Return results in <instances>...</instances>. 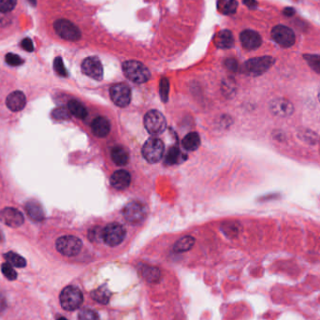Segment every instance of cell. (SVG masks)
Wrapping results in <instances>:
<instances>
[{"label":"cell","instance_id":"cell-1","mask_svg":"<svg viewBox=\"0 0 320 320\" xmlns=\"http://www.w3.org/2000/svg\"><path fill=\"white\" fill-rule=\"evenodd\" d=\"M122 67L126 77L135 84H144L151 78L149 69L140 62L135 60L124 62Z\"/></svg>","mask_w":320,"mask_h":320},{"label":"cell","instance_id":"cell-2","mask_svg":"<svg viewBox=\"0 0 320 320\" xmlns=\"http://www.w3.org/2000/svg\"><path fill=\"white\" fill-rule=\"evenodd\" d=\"M60 304L66 311H74L78 309L84 302L83 293L77 286H66L60 293Z\"/></svg>","mask_w":320,"mask_h":320},{"label":"cell","instance_id":"cell-3","mask_svg":"<svg viewBox=\"0 0 320 320\" xmlns=\"http://www.w3.org/2000/svg\"><path fill=\"white\" fill-rule=\"evenodd\" d=\"M274 64L275 58L270 56L255 57L244 63L242 71L249 76H259L269 70Z\"/></svg>","mask_w":320,"mask_h":320},{"label":"cell","instance_id":"cell-4","mask_svg":"<svg viewBox=\"0 0 320 320\" xmlns=\"http://www.w3.org/2000/svg\"><path fill=\"white\" fill-rule=\"evenodd\" d=\"M57 251L66 257L78 255L83 247V241L72 235L62 236L56 242Z\"/></svg>","mask_w":320,"mask_h":320},{"label":"cell","instance_id":"cell-5","mask_svg":"<svg viewBox=\"0 0 320 320\" xmlns=\"http://www.w3.org/2000/svg\"><path fill=\"white\" fill-rule=\"evenodd\" d=\"M165 146L162 140L157 138H151L145 141L142 146V156L151 164L159 162L162 159Z\"/></svg>","mask_w":320,"mask_h":320},{"label":"cell","instance_id":"cell-6","mask_svg":"<svg viewBox=\"0 0 320 320\" xmlns=\"http://www.w3.org/2000/svg\"><path fill=\"white\" fill-rule=\"evenodd\" d=\"M144 127L150 134H161L167 127L166 118L158 111H149L144 116Z\"/></svg>","mask_w":320,"mask_h":320},{"label":"cell","instance_id":"cell-7","mask_svg":"<svg viewBox=\"0 0 320 320\" xmlns=\"http://www.w3.org/2000/svg\"><path fill=\"white\" fill-rule=\"evenodd\" d=\"M54 28L56 34L62 39L70 41H77L81 39L82 34L80 29L73 22L66 19L56 20L54 23Z\"/></svg>","mask_w":320,"mask_h":320},{"label":"cell","instance_id":"cell-8","mask_svg":"<svg viewBox=\"0 0 320 320\" xmlns=\"http://www.w3.org/2000/svg\"><path fill=\"white\" fill-rule=\"evenodd\" d=\"M126 234L127 230L122 225L112 223L103 230L102 239L109 247H117L124 241Z\"/></svg>","mask_w":320,"mask_h":320},{"label":"cell","instance_id":"cell-9","mask_svg":"<svg viewBox=\"0 0 320 320\" xmlns=\"http://www.w3.org/2000/svg\"><path fill=\"white\" fill-rule=\"evenodd\" d=\"M110 95L113 103L121 108L129 106L131 101V90L128 84L122 83L111 86Z\"/></svg>","mask_w":320,"mask_h":320},{"label":"cell","instance_id":"cell-10","mask_svg":"<svg viewBox=\"0 0 320 320\" xmlns=\"http://www.w3.org/2000/svg\"><path fill=\"white\" fill-rule=\"evenodd\" d=\"M272 38L277 44L284 48H289L295 43V34L293 30L285 26H276L272 30Z\"/></svg>","mask_w":320,"mask_h":320},{"label":"cell","instance_id":"cell-11","mask_svg":"<svg viewBox=\"0 0 320 320\" xmlns=\"http://www.w3.org/2000/svg\"><path fill=\"white\" fill-rule=\"evenodd\" d=\"M123 213L130 224H139L145 217V206L139 202H129L124 208Z\"/></svg>","mask_w":320,"mask_h":320},{"label":"cell","instance_id":"cell-12","mask_svg":"<svg viewBox=\"0 0 320 320\" xmlns=\"http://www.w3.org/2000/svg\"><path fill=\"white\" fill-rule=\"evenodd\" d=\"M82 71L90 78L101 81L103 78V67L101 61L96 56L85 58L82 63Z\"/></svg>","mask_w":320,"mask_h":320},{"label":"cell","instance_id":"cell-13","mask_svg":"<svg viewBox=\"0 0 320 320\" xmlns=\"http://www.w3.org/2000/svg\"><path fill=\"white\" fill-rule=\"evenodd\" d=\"M0 221L11 228H18L23 223V215L15 208H5L0 212Z\"/></svg>","mask_w":320,"mask_h":320},{"label":"cell","instance_id":"cell-14","mask_svg":"<svg viewBox=\"0 0 320 320\" xmlns=\"http://www.w3.org/2000/svg\"><path fill=\"white\" fill-rule=\"evenodd\" d=\"M269 110L275 115L280 117H287L294 112V106L290 101L286 99L278 97L269 103Z\"/></svg>","mask_w":320,"mask_h":320},{"label":"cell","instance_id":"cell-15","mask_svg":"<svg viewBox=\"0 0 320 320\" xmlns=\"http://www.w3.org/2000/svg\"><path fill=\"white\" fill-rule=\"evenodd\" d=\"M240 39H241V45L247 50L258 49L262 43V39L260 35L258 32L250 30V29L242 31L240 35Z\"/></svg>","mask_w":320,"mask_h":320},{"label":"cell","instance_id":"cell-16","mask_svg":"<svg viewBox=\"0 0 320 320\" xmlns=\"http://www.w3.org/2000/svg\"><path fill=\"white\" fill-rule=\"evenodd\" d=\"M7 107L12 112H20L27 104V99L21 91H14L7 96Z\"/></svg>","mask_w":320,"mask_h":320},{"label":"cell","instance_id":"cell-17","mask_svg":"<svg viewBox=\"0 0 320 320\" xmlns=\"http://www.w3.org/2000/svg\"><path fill=\"white\" fill-rule=\"evenodd\" d=\"M131 182V176L129 173L124 169H120L112 174L111 176V185L117 190H125L129 187Z\"/></svg>","mask_w":320,"mask_h":320},{"label":"cell","instance_id":"cell-18","mask_svg":"<svg viewBox=\"0 0 320 320\" xmlns=\"http://www.w3.org/2000/svg\"><path fill=\"white\" fill-rule=\"evenodd\" d=\"M213 42L220 49H230L234 44L233 35L228 29L221 30L215 35Z\"/></svg>","mask_w":320,"mask_h":320},{"label":"cell","instance_id":"cell-19","mask_svg":"<svg viewBox=\"0 0 320 320\" xmlns=\"http://www.w3.org/2000/svg\"><path fill=\"white\" fill-rule=\"evenodd\" d=\"M140 275L148 283H157L161 278V270L150 265H141L140 267Z\"/></svg>","mask_w":320,"mask_h":320},{"label":"cell","instance_id":"cell-20","mask_svg":"<svg viewBox=\"0 0 320 320\" xmlns=\"http://www.w3.org/2000/svg\"><path fill=\"white\" fill-rule=\"evenodd\" d=\"M111 130L110 122L104 117H96L92 123V131L99 138H105Z\"/></svg>","mask_w":320,"mask_h":320},{"label":"cell","instance_id":"cell-21","mask_svg":"<svg viewBox=\"0 0 320 320\" xmlns=\"http://www.w3.org/2000/svg\"><path fill=\"white\" fill-rule=\"evenodd\" d=\"M26 211L28 216L34 221H42L44 219V211L41 207L40 203L35 200L27 202Z\"/></svg>","mask_w":320,"mask_h":320},{"label":"cell","instance_id":"cell-22","mask_svg":"<svg viewBox=\"0 0 320 320\" xmlns=\"http://www.w3.org/2000/svg\"><path fill=\"white\" fill-rule=\"evenodd\" d=\"M92 299L101 304H108L112 297V292L107 285L99 286L96 289L91 292Z\"/></svg>","mask_w":320,"mask_h":320},{"label":"cell","instance_id":"cell-23","mask_svg":"<svg viewBox=\"0 0 320 320\" xmlns=\"http://www.w3.org/2000/svg\"><path fill=\"white\" fill-rule=\"evenodd\" d=\"M112 158L118 166H125L129 162V153L122 146H115L112 150Z\"/></svg>","mask_w":320,"mask_h":320},{"label":"cell","instance_id":"cell-24","mask_svg":"<svg viewBox=\"0 0 320 320\" xmlns=\"http://www.w3.org/2000/svg\"><path fill=\"white\" fill-rule=\"evenodd\" d=\"M182 144L185 150L187 151H195L201 145V138L200 135L196 132H191L186 135L184 140L182 141Z\"/></svg>","mask_w":320,"mask_h":320},{"label":"cell","instance_id":"cell-25","mask_svg":"<svg viewBox=\"0 0 320 320\" xmlns=\"http://www.w3.org/2000/svg\"><path fill=\"white\" fill-rule=\"evenodd\" d=\"M195 244V238L192 236H185L175 242L174 250L175 252L183 253L189 251Z\"/></svg>","mask_w":320,"mask_h":320},{"label":"cell","instance_id":"cell-26","mask_svg":"<svg viewBox=\"0 0 320 320\" xmlns=\"http://www.w3.org/2000/svg\"><path fill=\"white\" fill-rule=\"evenodd\" d=\"M67 109L75 117L84 119L87 116V110L80 101L75 100L69 101L67 104Z\"/></svg>","mask_w":320,"mask_h":320},{"label":"cell","instance_id":"cell-27","mask_svg":"<svg viewBox=\"0 0 320 320\" xmlns=\"http://www.w3.org/2000/svg\"><path fill=\"white\" fill-rule=\"evenodd\" d=\"M238 8L237 0H218L217 9L225 15H230L235 13Z\"/></svg>","mask_w":320,"mask_h":320},{"label":"cell","instance_id":"cell-28","mask_svg":"<svg viewBox=\"0 0 320 320\" xmlns=\"http://www.w3.org/2000/svg\"><path fill=\"white\" fill-rule=\"evenodd\" d=\"M4 257H5L7 262H9L12 266L17 267V268H23L27 265L26 259L22 258V256L16 254V253L8 252L7 254H5Z\"/></svg>","mask_w":320,"mask_h":320},{"label":"cell","instance_id":"cell-29","mask_svg":"<svg viewBox=\"0 0 320 320\" xmlns=\"http://www.w3.org/2000/svg\"><path fill=\"white\" fill-rule=\"evenodd\" d=\"M305 61L308 63L311 68L320 75V56L316 55H304Z\"/></svg>","mask_w":320,"mask_h":320},{"label":"cell","instance_id":"cell-30","mask_svg":"<svg viewBox=\"0 0 320 320\" xmlns=\"http://www.w3.org/2000/svg\"><path fill=\"white\" fill-rule=\"evenodd\" d=\"M180 157H181V153L177 147H171L168 150L167 157H166V164L168 165H174L179 161Z\"/></svg>","mask_w":320,"mask_h":320},{"label":"cell","instance_id":"cell-31","mask_svg":"<svg viewBox=\"0 0 320 320\" xmlns=\"http://www.w3.org/2000/svg\"><path fill=\"white\" fill-rule=\"evenodd\" d=\"M78 320H101L99 314L92 309L84 308L80 311Z\"/></svg>","mask_w":320,"mask_h":320},{"label":"cell","instance_id":"cell-32","mask_svg":"<svg viewBox=\"0 0 320 320\" xmlns=\"http://www.w3.org/2000/svg\"><path fill=\"white\" fill-rule=\"evenodd\" d=\"M1 269H2V274L4 275V276L8 280L13 281L16 279V270L13 269L11 264L9 263V262H5V263L2 264Z\"/></svg>","mask_w":320,"mask_h":320},{"label":"cell","instance_id":"cell-33","mask_svg":"<svg viewBox=\"0 0 320 320\" xmlns=\"http://www.w3.org/2000/svg\"><path fill=\"white\" fill-rule=\"evenodd\" d=\"M168 92H169V82L167 78H162L159 84V93L163 102H167L168 100Z\"/></svg>","mask_w":320,"mask_h":320},{"label":"cell","instance_id":"cell-34","mask_svg":"<svg viewBox=\"0 0 320 320\" xmlns=\"http://www.w3.org/2000/svg\"><path fill=\"white\" fill-rule=\"evenodd\" d=\"M52 116L56 120H67L70 117V112L68 111V109L60 107V108H56V110L53 111Z\"/></svg>","mask_w":320,"mask_h":320},{"label":"cell","instance_id":"cell-35","mask_svg":"<svg viewBox=\"0 0 320 320\" xmlns=\"http://www.w3.org/2000/svg\"><path fill=\"white\" fill-rule=\"evenodd\" d=\"M54 67H55L56 72L57 73L59 76H61V77H67V69H66V67L64 66V63H63V60H62V58L60 56L56 57V59H55Z\"/></svg>","mask_w":320,"mask_h":320},{"label":"cell","instance_id":"cell-36","mask_svg":"<svg viewBox=\"0 0 320 320\" xmlns=\"http://www.w3.org/2000/svg\"><path fill=\"white\" fill-rule=\"evenodd\" d=\"M17 4V0H0V12L8 13L12 11Z\"/></svg>","mask_w":320,"mask_h":320},{"label":"cell","instance_id":"cell-37","mask_svg":"<svg viewBox=\"0 0 320 320\" xmlns=\"http://www.w3.org/2000/svg\"><path fill=\"white\" fill-rule=\"evenodd\" d=\"M5 61L8 65L12 66V67L21 66L22 63H23V60H22L20 56H17L15 54H11V53L8 54V55L5 56Z\"/></svg>","mask_w":320,"mask_h":320},{"label":"cell","instance_id":"cell-38","mask_svg":"<svg viewBox=\"0 0 320 320\" xmlns=\"http://www.w3.org/2000/svg\"><path fill=\"white\" fill-rule=\"evenodd\" d=\"M103 235V230H101L100 227H95L92 230H90L88 233V238L91 241H100L102 239Z\"/></svg>","mask_w":320,"mask_h":320},{"label":"cell","instance_id":"cell-39","mask_svg":"<svg viewBox=\"0 0 320 320\" xmlns=\"http://www.w3.org/2000/svg\"><path fill=\"white\" fill-rule=\"evenodd\" d=\"M225 66L226 67L230 70V71H237L238 70V62L236 61L234 58H229L225 61Z\"/></svg>","mask_w":320,"mask_h":320},{"label":"cell","instance_id":"cell-40","mask_svg":"<svg viewBox=\"0 0 320 320\" xmlns=\"http://www.w3.org/2000/svg\"><path fill=\"white\" fill-rule=\"evenodd\" d=\"M21 47L27 52H33V41L29 38H26V39H22V42H21Z\"/></svg>","mask_w":320,"mask_h":320},{"label":"cell","instance_id":"cell-41","mask_svg":"<svg viewBox=\"0 0 320 320\" xmlns=\"http://www.w3.org/2000/svg\"><path fill=\"white\" fill-rule=\"evenodd\" d=\"M7 307V301L5 296L2 292H0V314H2L5 311Z\"/></svg>","mask_w":320,"mask_h":320},{"label":"cell","instance_id":"cell-42","mask_svg":"<svg viewBox=\"0 0 320 320\" xmlns=\"http://www.w3.org/2000/svg\"><path fill=\"white\" fill-rule=\"evenodd\" d=\"M242 1H243V4L250 9H255L258 6V2L256 0H242Z\"/></svg>","mask_w":320,"mask_h":320},{"label":"cell","instance_id":"cell-43","mask_svg":"<svg viewBox=\"0 0 320 320\" xmlns=\"http://www.w3.org/2000/svg\"><path fill=\"white\" fill-rule=\"evenodd\" d=\"M283 13H284L286 16H292V15L295 13V10L292 9V8H286V9L283 11Z\"/></svg>","mask_w":320,"mask_h":320},{"label":"cell","instance_id":"cell-44","mask_svg":"<svg viewBox=\"0 0 320 320\" xmlns=\"http://www.w3.org/2000/svg\"><path fill=\"white\" fill-rule=\"evenodd\" d=\"M28 1L33 6H36V4H37V0H28Z\"/></svg>","mask_w":320,"mask_h":320},{"label":"cell","instance_id":"cell-45","mask_svg":"<svg viewBox=\"0 0 320 320\" xmlns=\"http://www.w3.org/2000/svg\"><path fill=\"white\" fill-rule=\"evenodd\" d=\"M57 320H67V318H66V317H63V316H62V317H59V318H58V319Z\"/></svg>","mask_w":320,"mask_h":320},{"label":"cell","instance_id":"cell-46","mask_svg":"<svg viewBox=\"0 0 320 320\" xmlns=\"http://www.w3.org/2000/svg\"><path fill=\"white\" fill-rule=\"evenodd\" d=\"M318 100H319V101H320V91H319V93H318Z\"/></svg>","mask_w":320,"mask_h":320}]
</instances>
